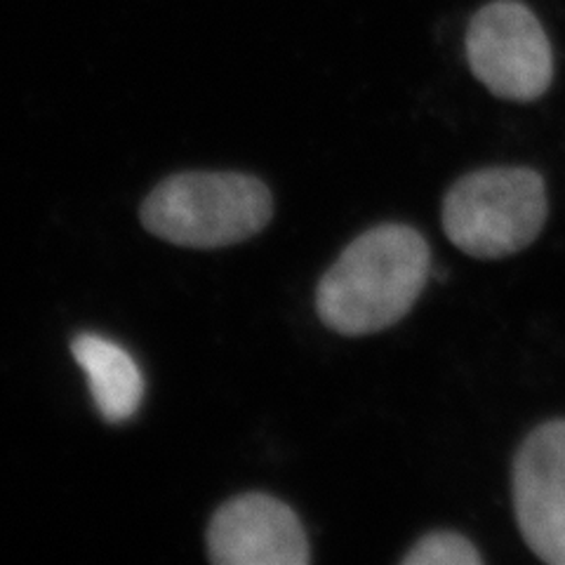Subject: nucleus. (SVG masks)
<instances>
[{"label": "nucleus", "instance_id": "obj_8", "mask_svg": "<svg viewBox=\"0 0 565 565\" xmlns=\"http://www.w3.org/2000/svg\"><path fill=\"white\" fill-rule=\"evenodd\" d=\"M476 546L457 533H431L403 556V565H481Z\"/></svg>", "mask_w": 565, "mask_h": 565}, {"label": "nucleus", "instance_id": "obj_7", "mask_svg": "<svg viewBox=\"0 0 565 565\" xmlns=\"http://www.w3.org/2000/svg\"><path fill=\"white\" fill-rule=\"evenodd\" d=\"M71 353L85 373L99 415L111 424L135 417L147 384L130 353L114 340L93 332L76 334Z\"/></svg>", "mask_w": 565, "mask_h": 565}, {"label": "nucleus", "instance_id": "obj_1", "mask_svg": "<svg viewBox=\"0 0 565 565\" xmlns=\"http://www.w3.org/2000/svg\"><path fill=\"white\" fill-rule=\"evenodd\" d=\"M429 245L405 224H380L347 245L316 288L323 326L359 338L398 323L427 286Z\"/></svg>", "mask_w": 565, "mask_h": 565}, {"label": "nucleus", "instance_id": "obj_5", "mask_svg": "<svg viewBox=\"0 0 565 565\" xmlns=\"http://www.w3.org/2000/svg\"><path fill=\"white\" fill-rule=\"evenodd\" d=\"M519 530L537 558L565 565V419L530 434L514 459Z\"/></svg>", "mask_w": 565, "mask_h": 565}, {"label": "nucleus", "instance_id": "obj_3", "mask_svg": "<svg viewBox=\"0 0 565 565\" xmlns=\"http://www.w3.org/2000/svg\"><path fill=\"white\" fill-rule=\"evenodd\" d=\"M544 180L527 168H488L462 177L444 201L446 236L459 250L498 259L521 253L546 222Z\"/></svg>", "mask_w": 565, "mask_h": 565}, {"label": "nucleus", "instance_id": "obj_4", "mask_svg": "<svg viewBox=\"0 0 565 565\" xmlns=\"http://www.w3.org/2000/svg\"><path fill=\"white\" fill-rule=\"evenodd\" d=\"M467 57L473 76L509 102L540 99L552 85V45L537 17L514 0L476 12L467 31Z\"/></svg>", "mask_w": 565, "mask_h": 565}, {"label": "nucleus", "instance_id": "obj_2", "mask_svg": "<svg viewBox=\"0 0 565 565\" xmlns=\"http://www.w3.org/2000/svg\"><path fill=\"white\" fill-rule=\"evenodd\" d=\"M274 199L267 184L241 172H184L158 184L141 203L149 234L174 245H236L271 222Z\"/></svg>", "mask_w": 565, "mask_h": 565}, {"label": "nucleus", "instance_id": "obj_6", "mask_svg": "<svg viewBox=\"0 0 565 565\" xmlns=\"http://www.w3.org/2000/svg\"><path fill=\"white\" fill-rule=\"evenodd\" d=\"M207 552L220 565H305L311 558L295 511L262 492L238 494L215 511Z\"/></svg>", "mask_w": 565, "mask_h": 565}]
</instances>
